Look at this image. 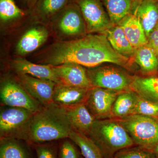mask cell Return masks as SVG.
Returning a JSON list of instances; mask_svg holds the SVG:
<instances>
[{"label":"cell","instance_id":"obj_29","mask_svg":"<svg viewBox=\"0 0 158 158\" xmlns=\"http://www.w3.org/2000/svg\"><path fill=\"white\" fill-rule=\"evenodd\" d=\"M58 158H83L78 146L69 138L58 141Z\"/></svg>","mask_w":158,"mask_h":158},{"label":"cell","instance_id":"obj_18","mask_svg":"<svg viewBox=\"0 0 158 158\" xmlns=\"http://www.w3.org/2000/svg\"><path fill=\"white\" fill-rule=\"evenodd\" d=\"M135 49L147 44V37L141 23L135 15H127L118 24Z\"/></svg>","mask_w":158,"mask_h":158},{"label":"cell","instance_id":"obj_24","mask_svg":"<svg viewBox=\"0 0 158 158\" xmlns=\"http://www.w3.org/2000/svg\"><path fill=\"white\" fill-rule=\"evenodd\" d=\"M132 58L144 73L150 74L158 72V57L147 44L136 48Z\"/></svg>","mask_w":158,"mask_h":158},{"label":"cell","instance_id":"obj_11","mask_svg":"<svg viewBox=\"0 0 158 158\" xmlns=\"http://www.w3.org/2000/svg\"><path fill=\"white\" fill-rule=\"evenodd\" d=\"M15 77L26 91L40 104L44 106L52 102L56 83L27 74H16Z\"/></svg>","mask_w":158,"mask_h":158},{"label":"cell","instance_id":"obj_1","mask_svg":"<svg viewBox=\"0 0 158 158\" xmlns=\"http://www.w3.org/2000/svg\"><path fill=\"white\" fill-rule=\"evenodd\" d=\"M37 56L40 64L58 65L74 63L88 68L104 63L126 67L130 60L113 48L104 34H89L73 40H58Z\"/></svg>","mask_w":158,"mask_h":158},{"label":"cell","instance_id":"obj_27","mask_svg":"<svg viewBox=\"0 0 158 158\" xmlns=\"http://www.w3.org/2000/svg\"><path fill=\"white\" fill-rule=\"evenodd\" d=\"M25 12L16 5L15 0H0V19L3 23L21 18Z\"/></svg>","mask_w":158,"mask_h":158},{"label":"cell","instance_id":"obj_26","mask_svg":"<svg viewBox=\"0 0 158 158\" xmlns=\"http://www.w3.org/2000/svg\"><path fill=\"white\" fill-rule=\"evenodd\" d=\"M69 138L80 148L84 158H105L99 148L88 136L72 131Z\"/></svg>","mask_w":158,"mask_h":158},{"label":"cell","instance_id":"obj_3","mask_svg":"<svg viewBox=\"0 0 158 158\" xmlns=\"http://www.w3.org/2000/svg\"><path fill=\"white\" fill-rule=\"evenodd\" d=\"M88 136L99 148L105 158H112L119 151L135 144L118 119L115 118L96 119Z\"/></svg>","mask_w":158,"mask_h":158},{"label":"cell","instance_id":"obj_23","mask_svg":"<svg viewBox=\"0 0 158 158\" xmlns=\"http://www.w3.org/2000/svg\"><path fill=\"white\" fill-rule=\"evenodd\" d=\"M71 0H38L32 13L45 22H51L55 16L70 2Z\"/></svg>","mask_w":158,"mask_h":158},{"label":"cell","instance_id":"obj_15","mask_svg":"<svg viewBox=\"0 0 158 158\" xmlns=\"http://www.w3.org/2000/svg\"><path fill=\"white\" fill-rule=\"evenodd\" d=\"M89 89L57 84L52 102L65 108L72 107L85 102Z\"/></svg>","mask_w":158,"mask_h":158},{"label":"cell","instance_id":"obj_13","mask_svg":"<svg viewBox=\"0 0 158 158\" xmlns=\"http://www.w3.org/2000/svg\"><path fill=\"white\" fill-rule=\"evenodd\" d=\"M130 14L139 20L147 37L158 23V0H136Z\"/></svg>","mask_w":158,"mask_h":158},{"label":"cell","instance_id":"obj_17","mask_svg":"<svg viewBox=\"0 0 158 158\" xmlns=\"http://www.w3.org/2000/svg\"><path fill=\"white\" fill-rule=\"evenodd\" d=\"M48 37V31L44 27L38 26L29 29L18 43L16 52L21 56L32 52L45 43Z\"/></svg>","mask_w":158,"mask_h":158},{"label":"cell","instance_id":"obj_8","mask_svg":"<svg viewBox=\"0 0 158 158\" xmlns=\"http://www.w3.org/2000/svg\"><path fill=\"white\" fill-rule=\"evenodd\" d=\"M0 99L1 106L25 108L34 113L42 106L26 91L15 77H5L1 80Z\"/></svg>","mask_w":158,"mask_h":158},{"label":"cell","instance_id":"obj_4","mask_svg":"<svg viewBox=\"0 0 158 158\" xmlns=\"http://www.w3.org/2000/svg\"><path fill=\"white\" fill-rule=\"evenodd\" d=\"M54 33L61 41L73 40L88 34L84 18L79 6L71 0L51 21Z\"/></svg>","mask_w":158,"mask_h":158},{"label":"cell","instance_id":"obj_5","mask_svg":"<svg viewBox=\"0 0 158 158\" xmlns=\"http://www.w3.org/2000/svg\"><path fill=\"white\" fill-rule=\"evenodd\" d=\"M118 119L139 147L151 150L158 143V118L131 115Z\"/></svg>","mask_w":158,"mask_h":158},{"label":"cell","instance_id":"obj_20","mask_svg":"<svg viewBox=\"0 0 158 158\" xmlns=\"http://www.w3.org/2000/svg\"><path fill=\"white\" fill-rule=\"evenodd\" d=\"M104 34L113 48L117 53L130 59L132 58L135 49L129 41L120 26H113Z\"/></svg>","mask_w":158,"mask_h":158},{"label":"cell","instance_id":"obj_31","mask_svg":"<svg viewBox=\"0 0 158 158\" xmlns=\"http://www.w3.org/2000/svg\"><path fill=\"white\" fill-rule=\"evenodd\" d=\"M115 158H156L151 151L139 147L126 148L119 151Z\"/></svg>","mask_w":158,"mask_h":158},{"label":"cell","instance_id":"obj_30","mask_svg":"<svg viewBox=\"0 0 158 158\" xmlns=\"http://www.w3.org/2000/svg\"><path fill=\"white\" fill-rule=\"evenodd\" d=\"M37 158H58V142H46L32 145Z\"/></svg>","mask_w":158,"mask_h":158},{"label":"cell","instance_id":"obj_12","mask_svg":"<svg viewBox=\"0 0 158 158\" xmlns=\"http://www.w3.org/2000/svg\"><path fill=\"white\" fill-rule=\"evenodd\" d=\"M52 66L61 85L88 89L93 87L88 79L87 69L82 65L68 63Z\"/></svg>","mask_w":158,"mask_h":158},{"label":"cell","instance_id":"obj_19","mask_svg":"<svg viewBox=\"0 0 158 158\" xmlns=\"http://www.w3.org/2000/svg\"><path fill=\"white\" fill-rule=\"evenodd\" d=\"M131 89L139 96L158 102V76H134Z\"/></svg>","mask_w":158,"mask_h":158},{"label":"cell","instance_id":"obj_33","mask_svg":"<svg viewBox=\"0 0 158 158\" xmlns=\"http://www.w3.org/2000/svg\"><path fill=\"white\" fill-rule=\"evenodd\" d=\"M23 1L27 4V6H28L32 11L34 6L37 2L38 0H23Z\"/></svg>","mask_w":158,"mask_h":158},{"label":"cell","instance_id":"obj_7","mask_svg":"<svg viewBox=\"0 0 158 158\" xmlns=\"http://www.w3.org/2000/svg\"><path fill=\"white\" fill-rule=\"evenodd\" d=\"M87 75L93 87L120 92L131 90L133 77L124 71L112 66H99L87 69Z\"/></svg>","mask_w":158,"mask_h":158},{"label":"cell","instance_id":"obj_34","mask_svg":"<svg viewBox=\"0 0 158 158\" xmlns=\"http://www.w3.org/2000/svg\"><path fill=\"white\" fill-rule=\"evenodd\" d=\"M150 151L152 152L156 158H158V143Z\"/></svg>","mask_w":158,"mask_h":158},{"label":"cell","instance_id":"obj_22","mask_svg":"<svg viewBox=\"0 0 158 158\" xmlns=\"http://www.w3.org/2000/svg\"><path fill=\"white\" fill-rule=\"evenodd\" d=\"M139 95L132 90L118 93L112 110V118L119 119L132 114Z\"/></svg>","mask_w":158,"mask_h":158},{"label":"cell","instance_id":"obj_14","mask_svg":"<svg viewBox=\"0 0 158 158\" xmlns=\"http://www.w3.org/2000/svg\"><path fill=\"white\" fill-rule=\"evenodd\" d=\"M11 66L16 74H27L60 84L59 79L52 65L36 64L27 59L18 58L12 60Z\"/></svg>","mask_w":158,"mask_h":158},{"label":"cell","instance_id":"obj_9","mask_svg":"<svg viewBox=\"0 0 158 158\" xmlns=\"http://www.w3.org/2000/svg\"><path fill=\"white\" fill-rule=\"evenodd\" d=\"M73 1L80 8L88 34H104L114 26L101 0Z\"/></svg>","mask_w":158,"mask_h":158},{"label":"cell","instance_id":"obj_2","mask_svg":"<svg viewBox=\"0 0 158 158\" xmlns=\"http://www.w3.org/2000/svg\"><path fill=\"white\" fill-rule=\"evenodd\" d=\"M72 131L66 109L52 102L34 113L24 141L31 146L59 141L69 138Z\"/></svg>","mask_w":158,"mask_h":158},{"label":"cell","instance_id":"obj_6","mask_svg":"<svg viewBox=\"0 0 158 158\" xmlns=\"http://www.w3.org/2000/svg\"><path fill=\"white\" fill-rule=\"evenodd\" d=\"M34 114L25 108L1 106L0 140L15 138L24 141Z\"/></svg>","mask_w":158,"mask_h":158},{"label":"cell","instance_id":"obj_16","mask_svg":"<svg viewBox=\"0 0 158 158\" xmlns=\"http://www.w3.org/2000/svg\"><path fill=\"white\" fill-rule=\"evenodd\" d=\"M65 109L72 131L88 136L96 119L90 113L85 103Z\"/></svg>","mask_w":158,"mask_h":158},{"label":"cell","instance_id":"obj_32","mask_svg":"<svg viewBox=\"0 0 158 158\" xmlns=\"http://www.w3.org/2000/svg\"><path fill=\"white\" fill-rule=\"evenodd\" d=\"M147 44L152 49L158 57V23L148 36Z\"/></svg>","mask_w":158,"mask_h":158},{"label":"cell","instance_id":"obj_28","mask_svg":"<svg viewBox=\"0 0 158 158\" xmlns=\"http://www.w3.org/2000/svg\"><path fill=\"white\" fill-rule=\"evenodd\" d=\"M131 115H140L158 118V102L152 101L139 96Z\"/></svg>","mask_w":158,"mask_h":158},{"label":"cell","instance_id":"obj_25","mask_svg":"<svg viewBox=\"0 0 158 158\" xmlns=\"http://www.w3.org/2000/svg\"><path fill=\"white\" fill-rule=\"evenodd\" d=\"M113 25L130 14L136 0H101Z\"/></svg>","mask_w":158,"mask_h":158},{"label":"cell","instance_id":"obj_10","mask_svg":"<svg viewBox=\"0 0 158 158\" xmlns=\"http://www.w3.org/2000/svg\"><path fill=\"white\" fill-rule=\"evenodd\" d=\"M119 92L99 87L88 90L85 104L96 119L112 118L113 104Z\"/></svg>","mask_w":158,"mask_h":158},{"label":"cell","instance_id":"obj_21","mask_svg":"<svg viewBox=\"0 0 158 158\" xmlns=\"http://www.w3.org/2000/svg\"><path fill=\"white\" fill-rule=\"evenodd\" d=\"M30 146L20 139H1L0 158H32Z\"/></svg>","mask_w":158,"mask_h":158}]
</instances>
